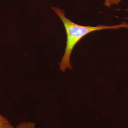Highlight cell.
I'll use <instances>...</instances> for the list:
<instances>
[{
    "label": "cell",
    "mask_w": 128,
    "mask_h": 128,
    "mask_svg": "<svg viewBox=\"0 0 128 128\" xmlns=\"http://www.w3.org/2000/svg\"><path fill=\"white\" fill-rule=\"evenodd\" d=\"M52 9L58 16L64 24L67 35V42L65 52L60 64V69L64 72L66 69L72 68L70 58L73 48L78 42L87 34L93 32L105 29H116L122 28H128V24L124 23L119 25L108 26L100 25L96 27L83 26L74 23L66 18L63 9L56 7Z\"/></svg>",
    "instance_id": "1"
},
{
    "label": "cell",
    "mask_w": 128,
    "mask_h": 128,
    "mask_svg": "<svg viewBox=\"0 0 128 128\" xmlns=\"http://www.w3.org/2000/svg\"><path fill=\"white\" fill-rule=\"evenodd\" d=\"M0 128H14L9 120L0 114Z\"/></svg>",
    "instance_id": "2"
},
{
    "label": "cell",
    "mask_w": 128,
    "mask_h": 128,
    "mask_svg": "<svg viewBox=\"0 0 128 128\" xmlns=\"http://www.w3.org/2000/svg\"><path fill=\"white\" fill-rule=\"evenodd\" d=\"M16 128H36L34 122L27 121L20 123L16 127Z\"/></svg>",
    "instance_id": "3"
},
{
    "label": "cell",
    "mask_w": 128,
    "mask_h": 128,
    "mask_svg": "<svg viewBox=\"0 0 128 128\" xmlns=\"http://www.w3.org/2000/svg\"><path fill=\"white\" fill-rule=\"evenodd\" d=\"M122 0H104V6L110 8L112 6L118 5Z\"/></svg>",
    "instance_id": "4"
},
{
    "label": "cell",
    "mask_w": 128,
    "mask_h": 128,
    "mask_svg": "<svg viewBox=\"0 0 128 128\" xmlns=\"http://www.w3.org/2000/svg\"></svg>",
    "instance_id": "5"
}]
</instances>
